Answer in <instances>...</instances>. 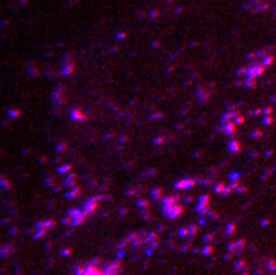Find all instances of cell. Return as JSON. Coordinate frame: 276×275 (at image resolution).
<instances>
[{
	"label": "cell",
	"mask_w": 276,
	"mask_h": 275,
	"mask_svg": "<svg viewBox=\"0 0 276 275\" xmlns=\"http://www.w3.org/2000/svg\"><path fill=\"white\" fill-rule=\"evenodd\" d=\"M264 70H265V68H264L262 64H258V66H253L249 75H251V77H258V75H262V73H264Z\"/></svg>",
	"instance_id": "1"
},
{
	"label": "cell",
	"mask_w": 276,
	"mask_h": 275,
	"mask_svg": "<svg viewBox=\"0 0 276 275\" xmlns=\"http://www.w3.org/2000/svg\"><path fill=\"white\" fill-rule=\"evenodd\" d=\"M264 123H265V125H273V123H274V120H273V116H267L265 120H264Z\"/></svg>",
	"instance_id": "2"
},
{
	"label": "cell",
	"mask_w": 276,
	"mask_h": 275,
	"mask_svg": "<svg viewBox=\"0 0 276 275\" xmlns=\"http://www.w3.org/2000/svg\"><path fill=\"white\" fill-rule=\"evenodd\" d=\"M269 268L271 270H276V261H269Z\"/></svg>",
	"instance_id": "3"
},
{
	"label": "cell",
	"mask_w": 276,
	"mask_h": 275,
	"mask_svg": "<svg viewBox=\"0 0 276 275\" xmlns=\"http://www.w3.org/2000/svg\"><path fill=\"white\" fill-rule=\"evenodd\" d=\"M274 100H276V97H274Z\"/></svg>",
	"instance_id": "4"
}]
</instances>
